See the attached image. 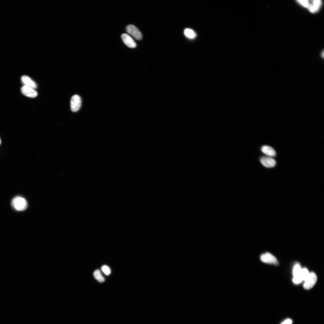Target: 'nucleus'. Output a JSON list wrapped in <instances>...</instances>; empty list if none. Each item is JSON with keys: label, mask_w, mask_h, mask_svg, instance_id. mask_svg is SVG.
<instances>
[{"label": "nucleus", "mask_w": 324, "mask_h": 324, "mask_svg": "<svg viewBox=\"0 0 324 324\" xmlns=\"http://www.w3.org/2000/svg\"><path fill=\"white\" fill-rule=\"evenodd\" d=\"M101 269L104 273L106 275H109L111 273L110 268L106 265H104L101 267Z\"/></svg>", "instance_id": "obj_16"}, {"label": "nucleus", "mask_w": 324, "mask_h": 324, "mask_svg": "<svg viewBox=\"0 0 324 324\" xmlns=\"http://www.w3.org/2000/svg\"><path fill=\"white\" fill-rule=\"evenodd\" d=\"M184 34L186 37L190 39H194L196 36L195 32L193 30L189 28L184 29Z\"/></svg>", "instance_id": "obj_13"}, {"label": "nucleus", "mask_w": 324, "mask_h": 324, "mask_svg": "<svg viewBox=\"0 0 324 324\" xmlns=\"http://www.w3.org/2000/svg\"><path fill=\"white\" fill-rule=\"evenodd\" d=\"M260 259L262 262L275 265L278 264L276 258L271 254L266 252L262 254L260 256Z\"/></svg>", "instance_id": "obj_5"}, {"label": "nucleus", "mask_w": 324, "mask_h": 324, "mask_svg": "<svg viewBox=\"0 0 324 324\" xmlns=\"http://www.w3.org/2000/svg\"><path fill=\"white\" fill-rule=\"evenodd\" d=\"M296 2L299 4L307 9L312 13L319 11L322 4L321 0H297Z\"/></svg>", "instance_id": "obj_1"}, {"label": "nucleus", "mask_w": 324, "mask_h": 324, "mask_svg": "<svg viewBox=\"0 0 324 324\" xmlns=\"http://www.w3.org/2000/svg\"><path fill=\"white\" fill-rule=\"evenodd\" d=\"M12 206L16 210L22 211L25 210L27 206V202L24 198L18 196L14 197L11 202Z\"/></svg>", "instance_id": "obj_2"}, {"label": "nucleus", "mask_w": 324, "mask_h": 324, "mask_svg": "<svg viewBox=\"0 0 324 324\" xmlns=\"http://www.w3.org/2000/svg\"><path fill=\"white\" fill-rule=\"evenodd\" d=\"M1 140H0V144H1Z\"/></svg>", "instance_id": "obj_18"}, {"label": "nucleus", "mask_w": 324, "mask_h": 324, "mask_svg": "<svg viewBox=\"0 0 324 324\" xmlns=\"http://www.w3.org/2000/svg\"><path fill=\"white\" fill-rule=\"evenodd\" d=\"M21 91L24 95L31 98H34L38 95L37 92L34 89L25 86L21 88Z\"/></svg>", "instance_id": "obj_8"}, {"label": "nucleus", "mask_w": 324, "mask_h": 324, "mask_svg": "<svg viewBox=\"0 0 324 324\" xmlns=\"http://www.w3.org/2000/svg\"><path fill=\"white\" fill-rule=\"evenodd\" d=\"M292 320L290 319H287L283 321L280 324H292Z\"/></svg>", "instance_id": "obj_17"}, {"label": "nucleus", "mask_w": 324, "mask_h": 324, "mask_svg": "<svg viewBox=\"0 0 324 324\" xmlns=\"http://www.w3.org/2000/svg\"><path fill=\"white\" fill-rule=\"evenodd\" d=\"M81 99L80 97L78 95L75 94L71 98L70 105L72 111L76 112L80 108L81 105Z\"/></svg>", "instance_id": "obj_3"}, {"label": "nucleus", "mask_w": 324, "mask_h": 324, "mask_svg": "<svg viewBox=\"0 0 324 324\" xmlns=\"http://www.w3.org/2000/svg\"><path fill=\"white\" fill-rule=\"evenodd\" d=\"M93 275L95 279L99 282L102 283L104 281V278L102 275L99 270L97 269L95 270L94 272Z\"/></svg>", "instance_id": "obj_14"}, {"label": "nucleus", "mask_w": 324, "mask_h": 324, "mask_svg": "<svg viewBox=\"0 0 324 324\" xmlns=\"http://www.w3.org/2000/svg\"><path fill=\"white\" fill-rule=\"evenodd\" d=\"M302 269L300 265L298 264H296L294 267L293 271V281L295 284L299 283L303 280L302 276Z\"/></svg>", "instance_id": "obj_7"}, {"label": "nucleus", "mask_w": 324, "mask_h": 324, "mask_svg": "<svg viewBox=\"0 0 324 324\" xmlns=\"http://www.w3.org/2000/svg\"><path fill=\"white\" fill-rule=\"evenodd\" d=\"M317 279L316 275L314 273H310L308 277L304 281L305 282L303 284L304 288L309 290L312 288L316 284Z\"/></svg>", "instance_id": "obj_4"}, {"label": "nucleus", "mask_w": 324, "mask_h": 324, "mask_svg": "<svg viewBox=\"0 0 324 324\" xmlns=\"http://www.w3.org/2000/svg\"><path fill=\"white\" fill-rule=\"evenodd\" d=\"M260 161L264 166L268 167H273L276 164L275 160L273 158L269 157H263L261 158Z\"/></svg>", "instance_id": "obj_10"}, {"label": "nucleus", "mask_w": 324, "mask_h": 324, "mask_svg": "<svg viewBox=\"0 0 324 324\" xmlns=\"http://www.w3.org/2000/svg\"><path fill=\"white\" fill-rule=\"evenodd\" d=\"M21 80L24 86L31 87L34 89L37 88L36 83L27 76H22L21 77Z\"/></svg>", "instance_id": "obj_11"}, {"label": "nucleus", "mask_w": 324, "mask_h": 324, "mask_svg": "<svg viewBox=\"0 0 324 324\" xmlns=\"http://www.w3.org/2000/svg\"><path fill=\"white\" fill-rule=\"evenodd\" d=\"M121 37L124 43L128 46L130 48H134L136 47V43L128 34L124 33L122 35Z\"/></svg>", "instance_id": "obj_9"}, {"label": "nucleus", "mask_w": 324, "mask_h": 324, "mask_svg": "<svg viewBox=\"0 0 324 324\" xmlns=\"http://www.w3.org/2000/svg\"><path fill=\"white\" fill-rule=\"evenodd\" d=\"M261 149L264 153L268 156L273 157L276 155V152L275 150L270 146H264L262 147Z\"/></svg>", "instance_id": "obj_12"}, {"label": "nucleus", "mask_w": 324, "mask_h": 324, "mask_svg": "<svg viewBox=\"0 0 324 324\" xmlns=\"http://www.w3.org/2000/svg\"><path fill=\"white\" fill-rule=\"evenodd\" d=\"M309 273L308 269L304 268L302 269V276L303 280L305 281L308 277Z\"/></svg>", "instance_id": "obj_15"}, {"label": "nucleus", "mask_w": 324, "mask_h": 324, "mask_svg": "<svg viewBox=\"0 0 324 324\" xmlns=\"http://www.w3.org/2000/svg\"><path fill=\"white\" fill-rule=\"evenodd\" d=\"M126 30L128 33L131 35L136 39L140 40L142 39V36L141 33L134 25H128L126 27Z\"/></svg>", "instance_id": "obj_6"}]
</instances>
